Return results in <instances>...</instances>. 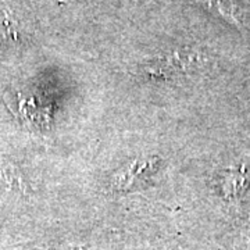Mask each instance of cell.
Returning a JSON list of instances; mask_svg holds the SVG:
<instances>
[{"label":"cell","instance_id":"1","mask_svg":"<svg viewBox=\"0 0 250 250\" xmlns=\"http://www.w3.org/2000/svg\"><path fill=\"white\" fill-rule=\"evenodd\" d=\"M188 67H189V57L172 54V56L164 57V59L153 60L150 64H147L145 67V70L152 77L170 80V78L177 77L181 72L187 71Z\"/></svg>","mask_w":250,"mask_h":250},{"label":"cell","instance_id":"3","mask_svg":"<svg viewBox=\"0 0 250 250\" xmlns=\"http://www.w3.org/2000/svg\"><path fill=\"white\" fill-rule=\"evenodd\" d=\"M203 4L207 6V9L211 10V11H215L218 13L220 16H223L224 18L229 20V21H233L236 22V20L233 17V10L231 4L227 3V0H200Z\"/></svg>","mask_w":250,"mask_h":250},{"label":"cell","instance_id":"2","mask_svg":"<svg viewBox=\"0 0 250 250\" xmlns=\"http://www.w3.org/2000/svg\"><path fill=\"white\" fill-rule=\"evenodd\" d=\"M0 193L27 195L28 187L18 168L10 161L0 159Z\"/></svg>","mask_w":250,"mask_h":250}]
</instances>
